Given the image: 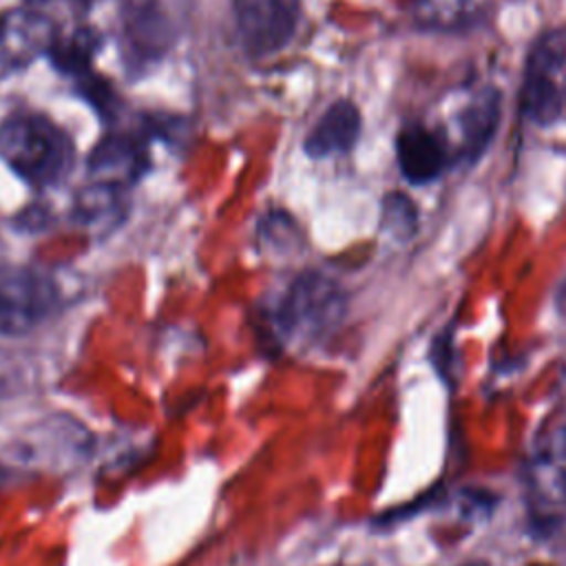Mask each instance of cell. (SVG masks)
<instances>
[{
    "label": "cell",
    "instance_id": "cell-1",
    "mask_svg": "<svg viewBox=\"0 0 566 566\" xmlns=\"http://www.w3.org/2000/svg\"><path fill=\"white\" fill-rule=\"evenodd\" d=\"M0 157L33 186H49L69 172L73 148L49 119L18 115L0 124Z\"/></svg>",
    "mask_w": 566,
    "mask_h": 566
},
{
    "label": "cell",
    "instance_id": "cell-2",
    "mask_svg": "<svg viewBox=\"0 0 566 566\" xmlns=\"http://www.w3.org/2000/svg\"><path fill=\"white\" fill-rule=\"evenodd\" d=\"M345 305V294L334 279L321 272H303L279 303L276 332L285 340L312 343L340 323Z\"/></svg>",
    "mask_w": 566,
    "mask_h": 566
},
{
    "label": "cell",
    "instance_id": "cell-3",
    "mask_svg": "<svg viewBox=\"0 0 566 566\" xmlns=\"http://www.w3.org/2000/svg\"><path fill=\"white\" fill-rule=\"evenodd\" d=\"M566 31L546 33L531 51L524 88L522 108L535 124H553L566 97Z\"/></svg>",
    "mask_w": 566,
    "mask_h": 566
},
{
    "label": "cell",
    "instance_id": "cell-4",
    "mask_svg": "<svg viewBox=\"0 0 566 566\" xmlns=\"http://www.w3.org/2000/svg\"><path fill=\"white\" fill-rule=\"evenodd\" d=\"M301 0H234L237 29L252 55H268L287 44L296 29Z\"/></svg>",
    "mask_w": 566,
    "mask_h": 566
},
{
    "label": "cell",
    "instance_id": "cell-5",
    "mask_svg": "<svg viewBox=\"0 0 566 566\" xmlns=\"http://www.w3.org/2000/svg\"><path fill=\"white\" fill-rule=\"evenodd\" d=\"M55 290L38 274H9L0 281V334L18 336L33 329L53 307Z\"/></svg>",
    "mask_w": 566,
    "mask_h": 566
},
{
    "label": "cell",
    "instance_id": "cell-6",
    "mask_svg": "<svg viewBox=\"0 0 566 566\" xmlns=\"http://www.w3.org/2000/svg\"><path fill=\"white\" fill-rule=\"evenodd\" d=\"M55 42L53 22L33 9H11L0 15V60L9 66H27Z\"/></svg>",
    "mask_w": 566,
    "mask_h": 566
},
{
    "label": "cell",
    "instance_id": "cell-7",
    "mask_svg": "<svg viewBox=\"0 0 566 566\" xmlns=\"http://www.w3.org/2000/svg\"><path fill=\"white\" fill-rule=\"evenodd\" d=\"M148 159L139 139L133 135H106L88 157V170L104 184H133L146 172Z\"/></svg>",
    "mask_w": 566,
    "mask_h": 566
},
{
    "label": "cell",
    "instance_id": "cell-8",
    "mask_svg": "<svg viewBox=\"0 0 566 566\" xmlns=\"http://www.w3.org/2000/svg\"><path fill=\"white\" fill-rule=\"evenodd\" d=\"M396 159L407 181L429 184L444 168V146L422 124H407L396 137Z\"/></svg>",
    "mask_w": 566,
    "mask_h": 566
},
{
    "label": "cell",
    "instance_id": "cell-9",
    "mask_svg": "<svg viewBox=\"0 0 566 566\" xmlns=\"http://www.w3.org/2000/svg\"><path fill=\"white\" fill-rule=\"evenodd\" d=\"M358 133H360L358 108L347 99H338L323 113L318 124L310 130L303 148L314 159L329 157L336 153H347L356 144Z\"/></svg>",
    "mask_w": 566,
    "mask_h": 566
},
{
    "label": "cell",
    "instance_id": "cell-10",
    "mask_svg": "<svg viewBox=\"0 0 566 566\" xmlns=\"http://www.w3.org/2000/svg\"><path fill=\"white\" fill-rule=\"evenodd\" d=\"M500 124V93L491 86L478 91L462 108L460 126V153L475 161L491 144Z\"/></svg>",
    "mask_w": 566,
    "mask_h": 566
},
{
    "label": "cell",
    "instance_id": "cell-11",
    "mask_svg": "<svg viewBox=\"0 0 566 566\" xmlns=\"http://www.w3.org/2000/svg\"><path fill=\"white\" fill-rule=\"evenodd\" d=\"M122 208H124V199H122V188L113 186V184H91L88 188L80 190V195L75 197V208H73V217L75 221L84 223V226H113L117 219H122Z\"/></svg>",
    "mask_w": 566,
    "mask_h": 566
},
{
    "label": "cell",
    "instance_id": "cell-12",
    "mask_svg": "<svg viewBox=\"0 0 566 566\" xmlns=\"http://www.w3.org/2000/svg\"><path fill=\"white\" fill-rule=\"evenodd\" d=\"M99 44H102V38L97 31H93L91 27H77L66 38L62 40L55 38L49 55L55 69H60L66 75L82 77L84 73H88L91 60L99 51Z\"/></svg>",
    "mask_w": 566,
    "mask_h": 566
},
{
    "label": "cell",
    "instance_id": "cell-13",
    "mask_svg": "<svg viewBox=\"0 0 566 566\" xmlns=\"http://www.w3.org/2000/svg\"><path fill=\"white\" fill-rule=\"evenodd\" d=\"M482 0H416L420 22L436 27H458L475 18Z\"/></svg>",
    "mask_w": 566,
    "mask_h": 566
},
{
    "label": "cell",
    "instance_id": "cell-14",
    "mask_svg": "<svg viewBox=\"0 0 566 566\" xmlns=\"http://www.w3.org/2000/svg\"><path fill=\"white\" fill-rule=\"evenodd\" d=\"M382 230L396 239V241H407L413 237L418 228V210L413 201L402 195V192H391L382 201Z\"/></svg>",
    "mask_w": 566,
    "mask_h": 566
},
{
    "label": "cell",
    "instance_id": "cell-15",
    "mask_svg": "<svg viewBox=\"0 0 566 566\" xmlns=\"http://www.w3.org/2000/svg\"><path fill=\"white\" fill-rule=\"evenodd\" d=\"M77 91L84 95V99H88L102 115H108L113 111V104H115V97H113V91L111 86L102 80V77H95L91 71L84 73L82 77H77Z\"/></svg>",
    "mask_w": 566,
    "mask_h": 566
},
{
    "label": "cell",
    "instance_id": "cell-16",
    "mask_svg": "<svg viewBox=\"0 0 566 566\" xmlns=\"http://www.w3.org/2000/svg\"><path fill=\"white\" fill-rule=\"evenodd\" d=\"M467 566H486L484 562H473V564H467Z\"/></svg>",
    "mask_w": 566,
    "mask_h": 566
},
{
    "label": "cell",
    "instance_id": "cell-17",
    "mask_svg": "<svg viewBox=\"0 0 566 566\" xmlns=\"http://www.w3.org/2000/svg\"><path fill=\"white\" fill-rule=\"evenodd\" d=\"M29 2H46V0H29Z\"/></svg>",
    "mask_w": 566,
    "mask_h": 566
}]
</instances>
